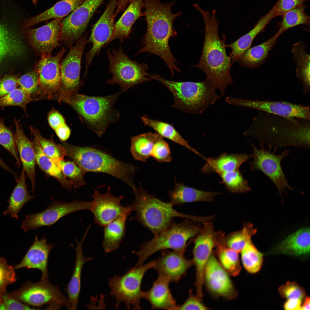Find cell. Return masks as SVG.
Segmentation results:
<instances>
[{
	"label": "cell",
	"instance_id": "44dd1931",
	"mask_svg": "<svg viewBox=\"0 0 310 310\" xmlns=\"http://www.w3.org/2000/svg\"><path fill=\"white\" fill-rule=\"evenodd\" d=\"M66 52L63 47L55 56L51 54L42 56L36 64L34 69L38 74L39 84L37 94L40 98L46 96L51 99L57 92L61 79V61Z\"/></svg>",
	"mask_w": 310,
	"mask_h": 310
},
{
	"label": "cell",
	"instance_id": "db71d44e",
	"mask_svg": "<svg viewBox=\"0 0 310 310\" xmlns=\"http://www.w3.org/2000/svg\"><path fill=\"white\" fill-rule=\"evenodd\" d=\"M169 146L163 139L159 135L152 149L151 156L160 162H169L172 160Z\"/></svg>",
	"mask_w": 310,
	"mask_h": 310
},
{
	"label": "cell",
	"instance_id": "ffe728a7",
	"mask_svg": "<svg viewBox=\"0 0 310 310\" xmlns=\"http://www.w3.org/2000/svg\"><path fill=\"white\" fill-rule=\"evenodd\" d=\"M99 186L92 195L93 200L90 211L92 213L95 224L104 226L119 216L131 213L133 211L131 205L123 206L121 204L123 199L122 196L114 195L108 187L107 191L104 194L99 193Z\"/></svg>",
	"mask_w": 310,
	"mask_h": 310
},
{
	"label": "cell",
	"instance_id": "cb8c5ba5",
	"mask_svg": "<svg viewBox=\"0 0 310 310\" xmlns=\"http://www.w3.org/2000/svg\"><path fill=\"white\" fill-rule=\"evenodd\" d=\"M184 253L178 251L163 250L161 256L155 260L154 268L159 275L166 278L170 282H177L194 265L193 260L186 259Z\"/></svg>",
	"mask_w": 310,
	"mask_h": 310
},
{
	"label": "cell",
	"instance_id": "8fae6325",
	"mask_svg": "<svg viewBox=\"0 0 310 310\" xmlns=\"http://www.w3.org/2000/svg\"><path fill=\"white\" fill-rule=\"evenodd\" d=\"M11 293L25 304L38 309L44 305H48V309H59L63 305L71 310L68 298L57 286L50 283L49 278L41 279L37 282L27 281Z\"/></svg>",
	"mask_w": 310,
	"mask_h": 310
},
{
	"label": "cell",
	"instance_id": "484cf974",
	"mask_svg": "<svg viewBox=\"0 0 310 310\" xmlns=\"http://www.w3.org/2000/svg\"><path fill=\"white\" fill-rule=\"evenodd\" d=\"M20 120L15 118L14 122L16 131L14 133L15 141L18 153L25 170L26 176L30 179L32 186V192L33 193L35 189V153L32 142L26 136L23 131Z\"/></svg>",
	"mask_w": 310,
	"mask_h": 310
},
{
	"label": "cell",
	"instance_id": "f1b7e54d",
	"mask_svg": "<svg viewBox=\"0 0 310 310\" xmlns=\"http://www.w3.org/2000/svg\"><path fill=\"white\" fill-rule=\"evenodd\" d=\"M275 5L265 15L258 20L254 27L249 32L233 42L226 45V47L231 48L230 56L231 63L237 61L244 52L250 48L253 40L259 34L264 31L267 25L274 18L277 16Z\"/></svg>",
	"mask_w": 310,
	"mask_h": 310
},
{
	"label": "cell",
	"instance_id": "3957f363",
	"mask_svg": "<svg viewBox=\"0 0 310 310\" xmlns=\"http://www.w3.org/2000/svg\"><path fill=\"white\" fill-rule=\"evenodd\" d=\"M175 1L164 4L160 0H143L147 30L142 41V47L136 55L147 52L158 55L169 67L177 62L170 49L168 41L171 37L177 36L173 24L182 14L181 11L175 14L172 12Z\"/></svg>",
	"mask_w": 310,
	"mask_h": 310
},
{
	"label": "cell",
	"instance_id": "7a4b0ae2",
	"mask_svg": "<svg viewBox=\"0 0 310 310\" xmlns=\"http://www.w3.org/2000/svg\"><path fill=\"white\" fill-rule=\"evenodd\" d=\"M193 6L203 17L205 35L200 59L197 64L192 67H197L204 71L215 89H219L223 96L227 86L234 83L230 74L231 56H227L225 50L226 38L224 34L222 40L220 38L216 10H213L210 13L197 4Z\"/></svg>",
	"mask_w": 310,
	"mask_h": 310
},
{
	"label": "cell",
	"instance_id": "7dc6e473",
	"mask_svg": "<svg viewBox=\"0 0 310 310\" xmlns=\"http://www.w3.org/2000/svg\"><path fill=\"white\" fill-rule=\"evenodd\" d=\"M221 183L232 193H244L251 191L248 181L245 179L239 170L222 173L220 175Z\"/></svg>",
	"mask_w": 310,
	"mask_h": 310
},
{
	"label": "cell",
	"instance_id": "9a60e30c",
	"mask_svg": "<svg viewBox=\"0 0 310 310\" xmlns=\"http://www.w3.org/2000/svg\"><path fill=\"white\" fill-rule=\"evenodd\" d=\"M219 237V232L214 230L212 223L206 222L203 224L201 230L193 241V260L196 270L194 284L196 289V296L199 298L204 296L202 287L205 268L213 249L216 245Z\"/></svg>",
	"mask_w": 310,
	"mask_h": 310
},
{
	"label": "cell",
	"instance_id": "f6af8a7d",
	"mask_svg": "<svg viewBox=\"0 0 310 310\" xmlns=\"http://www.w3.org/2000/svg\"><path fill=\"white\" fill-rule=\"evenodd\" d=\"M59 168L63 174L68 177L74 188L85 184L84 177L87 172L73 161H65L63 159H50Z\"/></svg>",
	"mask_w": 310,
	"mask_h": 310
},
{
	"label": "cell",
	"instance_id": "ba28073f",
	"mask_svg": "<svg viewBox=\"0 0 310 310\" xmlns=\"http://www.w3.org/2000/svg\"><path fill=\"white\" fill-rule=\"evenodd\" d=\"M193 222L186 218L180 223L172 222L166 230L141 245L139 250L132 251V253L138 257L135 266L143 264L149 257L160 250L171 249L185 253L190 243L188 241L197 235L202 228L199 224Z\"/></svg>",
	"mask_w": 310,
	"mask_h": 310
},
{
	"label": "cell",
	"instance_id": "ee69618b",
	"mask_svg": "<svg viewBox=\"0 0 310 310\" xmlns=\"http://www.w3.org/2000/svg\"><path fill=\"white\" fill-rule=\"evenodd\" d=\"M307 6L304 4L287 12L282 16L279 28L277 32L280 35L289 29L300 25L309 26L310 17L305 13Z\"/></svg>",
	"mask_w": 310,
	"mask_h": 310
},
{
	"label": "cell",
	"instance_id": "b9f144b4",
	"mask_svg": "<svg viewBox=\"0 0 310 310\" xmlns=\"http://www.w3.org/2000/svg\"><path fill=\"white\" fill-rule=\"evenodd\" d=\"M216 247L218 260L222 267L230 276H238L241 269L239 253L226 246L220 240Z\"/></svg>",
	"mask_w": 310,
	"mask_h": 310
},
{
	"label": "cell",
	"instance_id": "f546056e",
	"mask_svg": "<svg viewBox=\"0 0 310 310\" xmlns=\"http://www.w3.org/2000/svg\"><path fill=\"white\" fill-rule=\"evenodd\" d=\"M310 237L309 228H301L276 245L271 252L295 256L307 255L310 252Z\"/></svg>",
	"mask_w": 310,
	"mask_h": 310
},
{
	"label": "cell",
	"instance_id": "60d3db41",
	"mask_svg": "<svg viewBox=\"0 0 310 310\" xmlns=\"http://www.w3.org/2000/svg\"><path fill=\"white\" fill-rule=\"evenodd\" d=\"M159 135L151 132L131 137L130 152L133 159L143 162L151 156L155 142Z\"/></svg>",
	"mask_w": 310,
	"mask_h": 310
},
{
	"label": "cell",
	"instance_id": "7c38bea8",
	"mask_svg": "<svg viewBox=\"0 0 310 310\" xmlns=\"http://www.w3.org/2000/svg\"><path fill=\"white\" fill-rule=\"evenodd\" d=\"M87 35L81 37L61 62V79L56 93L58 101L69 104L73 94L77 93L83 82L80 78L81 65Z\"/></svg>",
	"mask_w": 310,
	"mask_h": 310
},
{
	"label": "cell",
	"instance_id": "e0dca14e",
	"mask_svg": "<svg viewBox=\"0 0 310 310\" xmlns=\"http://www.w3.org/2000/svg\"><path fill=\"white\" fill-rule=\"evenodd\" d=\"M104 0H85L62 19L60 41L69 48L81 36L94 13Z\"/></svg>",
	"mask_w": 310,
	"mask_h": 310
},
{
	"label": "cell",
	"instance_id": "be15d7a7",
	"mask_svg": "<svg viewBox=\"0 0 310 310\" xmlns=\"http://www.w3.org/2000/svg\"><path fill=\"white\" fill-rule=\"evenodd\" d=\"M301 300L297 299H290L287 301L284 305V309L287 310H300L301 307Z\"/></svg>",
	"mask_w": 310,
	"mask_h": 310
},
{
	"label": "cell",
	"instance_id": "91938a15",
	"mask_svg": "<svg viewBox=\"0 0 310 310\" xmlns=\"http://www.w3.org/2000/svg\"><path fill=\"white\" fill-rule=\"evenodd\" d=\"M308 0H278L275 5L277 16H282L288 11L304 4Z\"/></svg>",
	"mask_w": 310,
	"mask_h": 310
},
{
	"label": "cell",
	"instance_id": "f907efd6",
	"mask_svg": "<svg viewBox=\"0 0 310 310\" xmlns=\"http://www.w3.org/2000/svg\"><path fill=\"white\" fill-rule=\"evenodd\" d=\"M0 144L14 157L16 168H19L21 162L18 153L15 141L14 133L11 129L4 124L3 119L0 117Z\"/></svg>",
	"mask_w": 310,
	"mask_h": 310
},
{
	"label": "cell",
	"instance_id": "680465c9",
	"mask_svg": "<svg viewBox=\"0 0 310 310\" xmlns=\"http://www.w3.org/2000/svg\"><path fill=\"white\" fill-rule=\"evenodd\" d=\"M18 79L14 76L9 75L0 80V98L17 88Z\"/></svg>",
	"mask_w": 310,
	"mask_h": 310
},
{
	"label": "cell",
	"instance_id": "e7e4bbea",
	"mask_svg": "<svg viewBox=\"0 0 310 310\" xmlns=\"http://www.w3.org/2000/svg\"><path fill=\"white\" fill-rule=\"evenodd\" d=\"M130 1V0H118L117 7L114 16L115 18L119 13L125 9L126 6L129 3Z\"/></svg>",
	"mask_w": 310,
	"mask_h": 310
},
{
	"label": "cell",
	"instance_id": "03108f58",
	"mask_svg": "<svg viewBox=\"0 0 310 310\" xmlns=\"http://www.w3.org/2000/svg\"><path fill=\"white\" fill-rule=\"evenodd\" d=\"M0 166L5 170L8 171L12 174L14 176L16 180L18 179L17 175L16 173L11 169L3 160L0 157Z\"/></svg>",
	"mask_w": 310,
	"mask_h": 310
},
{
	"label": "cell",
	"instance_id": "30bf717a",
	"mask_svg": "<svg viewBox=\"0 0 310 310\" xmlns=\"http://www.w3.org/2000/svg\"><path fill=\"white\" fill-rule=\"evenodd\" d=\"M109 61L108 72L112 75L106 82L111 85L117 84L121 91L127 92L130 88L151 80L147 65L140 64L131 59L123 52L120 44L118 49L107 50Z\"/></svg>",
	"mask_w": 310,
	"mask_h": 310
},
{
	"label": "cell",
	"instance_id": "11a10c76",
	"mask_svg": "<svg viewBox=\"0 0 310 310\" xmlns=\"http://www.w3.org/2000/svg\"><path fill=\"white\" fill-rule=\"evenodd\" d=\"M35 310L16 298L6 290L0 297V310Z\"/></svg>",
	"mask_w": 310,
	"mask_h": 310
},
{
	"label": "cell",
	"instance_id": "4316f807",
	"mask_svg": "<svg viewBox=\"0 0 310 310\" xmlns=\"http://www.w3.org/2000/svg\"><path fill=\"white\" fill-rule=\"evenodd\" d=\"M170 281L166 278L159 275L148 291L144 292L143 299L151 305V309L176 310L178 305L169 287Z\"/></svg>",
	"mask_w": 310,
	"mask_h": 310
},
{
	"label": "cell",
	"instance_id": "9f6ffc18",
	"mask_svg": "<svg viewBox=\"0 0 310 310\" xmlns=\"http://www.w3.org/2000/svg\"><path fill=\"white\" fill-rule=\"evenodd\" d=\"M278 291L281 296L287 299H297L301 300L305 295L303 288L294 282H287L280 286Z\"/></svg>",
	"mask_w": 310,
	"mask_h": 310
},
{
	"label": "cell",
	"instance_id": "ac0fdd59",
	"mask_svg": "<svg viewBox=\"0 0 310 310\" xmlns=\"http://www.w3.org/2000/svg\"><path fill=\"white\" fill-rule=\"evenodd\" d=\"M225 101L232 105L252 108L280 116L310 120L309 106L301 104L286 101L243 99L231 97H227Z\"/></svg>",
	"mask_w": 310,
	"mask_h": 310
},
{
	"label": "cell",
	"instance_id": "1f68e13d",
	"mask_svg": "<svg viewBox=\"0 0 310 310\" xmlns=\"http://www.w3.org/2000/svg\"><path fill=\"white\" fill-rule=\"evenodd\" d=\"M129 3L122 16L114 24L113 35L106 44V45L115 39H119L122 42L128 37L134 23L144 15L142 12L144 7L143 0H130Z\"/></svg>",
	"mask_w": 310,
	"mask_h": 310
},
{
	"label": "cell",
	"instance_id": "52a82bcc",
	"mask_svg": "<svg viewBox=\"0 0 310 310\" xmlns=\"http://www.w3.org/2000/svg\"><path fill=\"white\" fill-rule=\"evenodd\" d=\"M121 91L104 96H93L74 94L69 104L82 119L88 127L99 137L108 126L119 119V113L114 108Z\"/></svg>",
	"mask_w": 310,
	"mask_h": 310
},
{
	"label": "cell",
	"instance_id": "94428289",
	"mask_svg": "<svg viewBox=\"0 0 310 310\" xmlns=\"http://www.w3.org/2000/svg\"><path fill=\"white\" fill-rule=\"evenodd\" d=\"M48 120L50 126L54 131L59 126L65 123L62 115L54 108L49 113Z\"/></svg>",
	"mask_w": 310,
	"mask_h": 310
},
{
	"label": "cell",
	"instance_id": "5b68a950",
	"mask_svg": "<svg viewBox=\"0 0 310 310\" xmlns=\"http://www.w3.org/2000/svg\"><path fill=\"white\" fill-rule=\"evenodd\" d=\"M59 145L65 156L87 172L106 173L123 181L133 190L137 187L134 180L137 168L133 165L93 147L77 146L63 142Z\"/></svg>",
	"mask_w": 310,
	"mask_h": 310
},
{
	"label": "cell",
	"instance_id": "f5cc1de1",
	"mask_svg": "<svg viewBox=\"0 0 310 310\" xmlns=\"http://www.w3.org/2000/svg\"><path fill=\"white\" fill-rule=\"evenodd\" d=\"M18 82L20 88L31 96L37 94L39 89V76L34 69L22 75L18 79Z\"/></svg>",
	"mask_w": 310,
	"mask_h": 310
},
{
	"label": "cell",
	"instance_id": "4fadbf2b",
	"mask_svg": "<svg viewBox=\"0 0 310 310\" xmlns=\"http://www.w3.org/2000/svg\"><path fill=\"white\" fill-rule=\"evenodd\" d=\"M15 0H0V64L8 57L21 56L25 51L23 43L9 23L22 15Z\"/></svg>",
	"mask_w": 310,
	"mask_h": 310
},
{
	"label": "cell",
	"instance_id": "836d02e7",
	"mask_svg": "<svg viewBox=\"0 0 310 310\" xmlns=\"http://www.w3.org/2000/svg\"><path fill=\"white\" fill-rule=\"evenodd\" d=\"M131 213L121 215L104 226L102 247L106 253L117 249L125 234L126 220Z\"/></svg>",
	"mask_w": 310,
	"mask_h": 310
},
{
	"label": "cell",
	"instance_id": "681fc988",
	"mask_svg": "<svg viewBox=\"0 0 310 310\" xmlns=\"http://www.w3.org/2000/svg\"><path fill=\"white\" fill-rule=\"evenodd\" d=\"M20 88H17L11 92L0 98V107L8 106L21 107L26 113V106L29 103L38 100Z\"/></svg>",
	"mask_w": 310,
	"mask_h": 310
},
{
	"label": "cell",
	"instance_id": "9c48e42d",
	"mask_svg": "<svg viewBox=\"0 0 310 310\" xmlns=\"http://www.w3.org/2000/svg\"><path fill=\"white\" fill-rule=\"evenodd\" d=\"M155 260L140 266H135L128 270L123 275H115L109 280L108 286L111 290L109 295L115 297L117 300L115 308L117 309L120 303L124 302L128 310L130 305L132 309H141L140 300L144 291L141 288L143 277L146 272L154 268Z\"/></svg>",
	"mask_w": 310,
	"mask_h": 310
},
{
	"label": "cell",
	"instance_id": "d6986e66",
	"mask_svg": "<svg viewBox=\"0 0 310 310\" xmlns=\"http://www.w3.org/2000/svg\"><path fill=\"white\" fill-rule=\"evenodd\" d=\"M118 0H110L105 9L92 30L90 36L87 42H90L92 46L85 55V72L86 76L88 68L94 56L100 51L113 34L115 18L114 15L118 4Z\"/></svg>",
	"mask_w": 310,
	"mask_h": 310
},
{
	"label": "cell",
	"instance_id": "5bb4252c",
	"mask_svg": "<svg viewBox=\"0 0 310 310\" xmlns=\"http://www.w3.org/2000/svg\"><path fill=\"white\" fill-rule=\"evenodd\" d=\"M259 145L258 149L251 144L253 151L251 156L253 160L249 163L251 170H259L266 175L275 185L281 196L286 188L294 190L289 184L281 165L282 160L289 154L290 150L286 149L281 154H277L275 153L277 149L274 148L272 151V148L268 147L266 149L263 143H260Z\"/></svg>",
	"mask_w": 310,
	"mask_h": 310
},
{
	"label": "cell",
	"instance_id": "603a6c76",
	"mask_svg": "<svg viewBox=\"0 0 310 310\" xmlns=\"http://www.w3.org/2000/svg\"><path fill=\"white\" fill-rule=\"evenodd\" d=\"M229 275L222 267L212 252L206 266L204 282L209 292L227 300L236 298L237 291Z\"/></svg>",
	"mask_w": 310,
	"mask_h": 310
},
{
	"label": "cell",
	"instance_id": "f35d334b",
	"mask_svg": "<svg viewBox=\"0 0 310 310\" xmlns=\"http://www.w3.org/2000/svg\"><path fill=\"white\" fill-rule=\"evenodd\" d=\"M32 143L36 162L40 168L46 174L54 177L63 187L71 191L73 187L71 182L63 174L58 166L44 153L35 139L34 138Z\"/></svg>",
	"mask_w": 310,
	"mask_h": 310
},
{
	"label": "cell",
	"instance_id": "d590c367",
	"mask_svg": "<svg viewBox=\"0 0 310 310\" xmlns=\"http://www.w3.org/2000/svg\"><path fill=\"white\" fill-rule=\"evenodd\" d=\"M26 176L23 168L19 178L16 181V185L7 200L8 206L3 212L4 215L9 214L17 220L19 218V212L25 204L34 197L30 194L26 183Z\"/></svg>",
	"mask_w": 310,
	"mask_h": 310
},
{
	"label": "cell",
	"instance_id": "bcb514c9",
	"mask_svg": "<svg viewBox=\"0 0 310 310\" xmlns=\"http://www.w3.org/2000/svg\"><path fill=\"white\" fill-rule=\"evenodd\" d=\"M242 264L248 272L254 274L260 269L263 262V254L254 245L251 240L240 252Z\"/></svg>",
	"mask_w": 310,
	"mask_h": 310
},
{
	"label": "cell",
	"instance_id": "6125c7cd",
	"mask_svg": "<svg viewBox=\"0 0 310 310\" xmlns=\"http://www.w3.org/2000/svg\"><path fill=\"white\" fill-rule=\"evenodd\" d=\"M55 132L61 140L65 142L69 137L71 130L65 123L58 127L55 130Z\"/></svg>",
	"mask_w": 310,
	"mask_h": 310
},
{
	"label": "cell",
	"instance_id": "ab89813d",
	"mask_svg": "<svg viewBox=\"0 0 310 310\" xmlns=\"http://www.w3.org/2000/svg\"><path fill=\"white\" fill-rule=\"evenodd\" d=\"M141 118L145 126L151 128L163 137L168 139L202 157V156L189 145L172 125L151 119L146 115L141 117Z\"/></svg>",
	"mask_w": 310,
	"mask_h": 310
},
{
	"label": "cell",
	"instance_id": "003e7915",
	"mask_svg": "<svg viewBox=\"0 0 310 310\" xmlns=\"http://www.w3.org/2000/svg\"><path fill=\"white\" fill-rule=\"evenodd\" d=\"M310 309V300L309 297H307L303 305L301 306L300 310H309Z\"/></svg>",
	"mask_w": 310,
	"mask_h": 310
},
{
	"label": "cell",
	"instance_id": "8d00e7d4",
	"mask_svg": "<svg viewBox=\"0 0 310 310\" xmlns=\"http://www.w3.org/2000/svg\"><path fill=\"white\" fill-rule=\"evenodd\" d=\"M307 46L306 44L299 41L293 44L291 48L296 75L302 84L305 94L309 93L310 87V55L306 52Z\"/></svg>",
	"mask_w": 310,
	"mask_h": 310
},
{
	"label": "cell",
	"instance_id": "d6a6232c",
	"mask_svg": "<svg viewBox=\"0 0 310 310\" xmlns=\"http://www.w3.org/2000/svg\"><path fill=\"white\" fill-rule=\"evenodd\" d=\"M170 203L173 206H181L185 203L197 202H212L215 197L220 194L218 192L204 191L187 186L181 183L175 181V186L172 190L168 191Z\"/></svg>",
	"mask_w": 310,
	"mask_h": 310
},
{
	"label": "cell",
	"instance_id": "7bdbcfd3",
	"mask_svg": "<svg viewBox=\"0 0 310 310\" xmlns=\"http://www.w3.org/2000/svg\"><path fill=\"white\" fill-rule=\"evenodd\" d=\"M257 232V229L254 228L253 224L248 223L244 224L241 230L224 235L221 241L226 246L239 253Z\"/></svg>",
	"mask_w": 310,
	"mask_h": 310
},
{
	"label": "cell",
	"instance_id": "d4e9b609",
	"mask_svg": "<svg viewBox=\"0 0 310 310\" xmlns=\"http://www.w3.org/2000/svg\"><path fill=\"white\" fill-rule=\"evenodd\" d=\"M54 246L48 244L46 239H38L37 235L21 261L14 266L15 270L22 268L37 269L42 272L41 279L48 278L47 268L49 253Z\"/></svg>",
	"mask_w": 310,
	"mask_h": 310
},
{
	"label": "cell",
	"instance_id": "7402d4cb",
	"mask_svg": "<svg viewBox=\"0 0 310 310\" xmlns=\"http://www.w3.org/2000/svg\"><path fill=\"white\" fill-rule=\"evenodd\" d=\"M62 18H56L40 27L23 29L28 42L37 54L41 56L51 54L60 46Z\"/></svg>",
	"mask_w": 310,
	"mask_h": 310
},
{
	"label": "cell",
	"instance_id": "816d5d0a",
	"mask_svg": "<svg viewBox=\"0 0 310 310\" xmlns=\"http://www.w3.org/2000/svg\"><path fill=\"white\" fill-rule=\"evenodd\" d=\"M15 270L5 258L0 256V297L7 290V286L16 281Z\"/></svg>",
	"mask_w": 310,
	"mask_h": 310
},
{
	"label": "cell",
	"instance_id": "83f0119b",
	"mask_svg": "<svg viewBox=\"0 0 310 310\" xmlns=\"http://www.w3.org/2000/svg\"><path fill=\"white\" fill-rule=\"evenodd\" d=\"M90 226V225L88 228L80 242L75 239L77 246L76 247H74L76 254L74 268L71 279L65 289L71 310H76L77 308L81 287L82 272L83 266L85 263L93 259L92 257H85L82 250L83 243Z\"/></svg>",
	"mask_w": 310,
	"mask_h": 310
},
{
	"label": "cell",
	"instance_id": "6f0895ef",
	"mask_svg": "<svg viewBox=\"0 0 310 310\" xmlns=\"http://www.w3.org/2000/svg\"><path fill=\"white\" fill-rule=\"evenodd\" d=\"M189 296L184 303L180 306L178 305L176 310H206L209 308L201 301L195 296L191 289L188 291Z\"/></svg>",
	"mask_w": 310,
	"mask_h": 310
},
{
	"label": "cell",
	"instance_id": "74e56055",
	"mask_svg": "<svg viewBox=\"0 0 310 310\" xmlns=\"http://www.w3.org/2000/svg\"><path fill=\"white\" fill-rule=\"evenodd\" d=\"M280 36L277 32L264 43L249 48L237 61L243 67L251 68L259 67L266 59L269 51Z\"/></svg>",
	"mask_w": 310,
	"mask_h": 310
},
{
	"label": "cell",
	"instance_id": "c3c4849f",
	"mask_svg": "<svg viewBox=\"0 0 310 310\" xmlns=\"http://www.w3.org/2000/svg\"><path fill=\"white\" fill-rule=\"evenodd\" d=\"M31 134L37 141L43 152L50 159H63L65 154L63 148L56 144L53 138L47 139L43 137L37 129L30 126Z\"/></svg>",
	"mask_w": 310,
	"mask_h": 310
},
{
	"label": "cell",
	"instance_id": "4dcf8cb0",
	"mask_svg": "<svg viewBox=\"0 0 310 310\" xmlns=\"http://www.w3.org/2000/svg\"><path fill=\"white\" fill-rule=\"evenodd\" d=\"M251 158V155L246 154L223 153L216 158H203L206 162L202 168L204 173H216L219 175L224 173L239 170L241 166Z\"/></svg>",
	"mask_w": 310,
	"mask_h": 310
},
{
	"label": "cell",
	"instance_id": "277c9868",
	"mask_svg": "<svg viewBox=\"0 0 310 310\" xmlns=\"http://www.w3.org/2000/svg\"><path fill=\"white\" fill-rule=\"evenodd\" d=\"M139 187L133 191L135 199L130 205L136 214L130 220H135L156 235L166 230L174 217L188 218L194 222H203L206 217L190 215L179 212L173 208L170 203L163 202Z\"/></svg>",
	"mask_w": 310,
	"mask_h": 310
},
{
	"label": "cell",
	"instance_id": "e575fe53",
	"mask_svg": "<svg viewBox=\"0 0 310 310\" xmlns=\"http://www.w3.org/2000/svg\"><path fill=\"white\" fill-rule=\"evenodd\" d=\"M85 0H62L48 10L25 20L22 29L30 28L42 21L52 18H62L73 11Z\"/></svg>",
	"mask_w": 310,
	"mask_h": 310
},
{
	"label": "cell",
	"instance_id": "6da1fadb",
	"mask_svg": "<svg viewBox=\"0 0 310 310\" xmlns=\"http://www.w3.org/2000/svg\"><path fill=\"white\" fill-rule=\"evenodd\" d=\"M258 113L244 132V135L272 148L292 146L310 148V120Z\"/></svg>",
	"mask_w": 310,
	"mask_h": 310
},
{
	"label": "cell",
	"instance_id": "2e32d148",
	"mask_svg": "<svg viewBox=\"0 0 310 310\" xmlns=\"http://www.w3.org/2000/svg\"><path fill=\"white\" fill-rule=\"evenodd\" d=\"M92 202L73 200L69 203L54 200L47 208L39 213L25 215L21 228L25 232L43 226L51 227L63 217L81 210H90Z\"/></svg>",
	"mask_w": 310,
	"mask_h": 310
},
{
	"label": "cell",
	"instance_id": "8992f818",
	"mask_svg": "<svg viewBox=\"0 0 310 310\" xmlns=\"http://www.w3.org/2000/svg\"><path fill=\"white\" fill-rule=\"evenodd\" d=\"M150 77L162 83L172 93L174 99L172 107L186 113L201 114L220 97L207 78L202 82H194L170 81L156 74Z\"/></svg>",
	"mask_w": 310,
	"mask_h": 310
}]
</instances>
